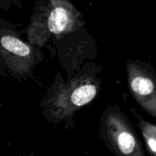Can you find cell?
<instances>
[{
	"mask_svg": "<svg viewBox=\"0 0 156 156\" xmlns=\"http://www.w3.org/2000/svg\"><path fill=\"white\" fill-rule=\"evenodd\" d=\"M13 7L22 8L21 0H0V8L5 11H9Z\"/></svg>",
	"mask_w": 156,
	"mask_h": 156,
	"instance_id": "obj_8",
	"label": "cell"
},
{
	"mask_svg": "<svg viewBox=\"0 0 156 156\" xmlns=\"http://www.w3.org/2000/svg\"><path fill=\"white\" fill-rule=\"evenodd\" d=\"M127 83L130 93L142 110L156 118V71L150 62L127 59Z\"/></svg>",
	"mask_w": 156,
	"mask_h": 156,
	"instance_id": "obj_6",
	"label": "cell"
},
{
	"mask_svg": "<svg viewBox=\"0 0 156 156\" xmlns=\"http://www.w3.org/2000/svg\"><path fill=\"white\" fill-rule=\"evenodd\" d=\"M98 134L113 156H146L144 143L122 109L109 105L102 112Z\"/></svg>",
	"mask_w": 156,
	"mask_h": 156,
	"instance_id": "obj_4",
	"label": "cell"
},
{
	"mask_svg": "<svg viewBox=\"0 0 156 156\" xmlns=\"http://www.w3.org/2000/svg\"><path fill=\"white\" fill-rule=\"evenodd\" d=\"M65 156H71V155H65Z\"/></svg>",
	"mask_w": 156,
	"mask_h": 156,
	"instance_id": "obj_11",
	"label": "cell"
},
{
	"mask_svg": "<svg viewBox=\"0 0 156 156\" xmlns=\"http://www.w3.org/2000/svg\"><path fill=\"white\" fill-rule=\"evenodd\" d=\"M102 70L101 65L86 61L70 78L64 79L61 72H58L39 104L44 120L54 126L63 124L66 130L73 129L76 113L99 95Z\"/></svg>",
	"mask_w": 156,
	"mask_h": 156,
	"instance_id": "obj_1",
	"label": "cell"
},
{
	"mask_svg": "<svg viewBox=\"0 0 156 156\" xmlns=\"http://www.w3.org/2000/svg\"><path fill=\"white\" fill-rule=\"evenodd\" d=\"M45 58L41 48L20 37L16 27L0 17V59L5 72L18 81L33 78L35 69Z\"/></svg>",
	"mask_w": 156,
	"mask_h": 156,
	"instance_id": "obj_3",
	"label": "cell"
},
{
	"mask_svg": "<svg viewBox=\"0 0 156 156\" xmlns=\"http://www.w3.org/2000/svg\"><path fill=\"white\" fill-rule=\"evenodd\" d=\"M14 156H36L35 154H19V155H14Z\"/></svg>",
	"mask_w": 156,
	"mask_h": 156,
	"instance_id": "obj_10",
	"label": "cell"
},
{
	"mask_svg": "<svg viewBox=\"0 0 156 156\" xmlns=\"http://www.w3.org/2000/svg\"><path fill=\"white\" fill-rule=\"evenodd\" d=\"M5 69L4 67L2 60L0 59V76H5Z\"/></svg>",
	"mask_w": 156,
	"mask_h": 156,
	"instance_id": "obj_9",
	"label": "cell"
},
{
	"mask_svg": "<svg viewBox=\"0 0 156 156\" xmlns=\"http://www.w3.org/2000/svg\"><path fill=\"white\" fill-rule=\"evenodd\" d=\"M51 41L57 48L59 64L67 78L79 71L84 62L94 60L98 56V44L85 27L54 37Z\"/></svg>",
	"mask_w": 156,
	"mask_h": 156,
	"instance_id": "obj_5",
	"label": "cell"
},
{
	"mask_svg": "<svg viewBox=\"0 0 156 156\" xmlns=\"http://www.w3.org/2000/svg\"><path fill=\"white\" fill-rule=\"evenodd\" d=\"M85 25L83 13L70 0H36L24 32L28 43L42 48L54 37Z\"/></svg>",
	"mask_w": 156,
	"mask_h": 156,
	"instance_id": "obj_2",
	"label": "cell"
},
{
	"mask_svg": "<svg viewBox=\"0 0 156 156\" xmlns=\"http://www.w3.org/2000/svg\"><path fill=\"white\" fill-rule=\"evenodd\" d=\"M151 1H154V0H151Z\"/></svg>",
	"mask_w": 156,
	"mask_h": 156,
	"instance_id": "obj_12",
	"label": "cell"
},
{
	"mask_svg": "<svg viewBox=\"0 0 156 156\" xmlns=\"http://www.w3.org/2000/svg\"><path fill=\"white\" fill-rule=\"evenodd\" d=\"M130 110L137 121V127L142 133L145 152L149 156H156V125L147 121L136 109L131 108Z\"/></svg>",
	"mask_w": 156,
	"mask_h": 156,
	"instance_id": "obj_7",
	"label": "cell"
}]
</instances>
